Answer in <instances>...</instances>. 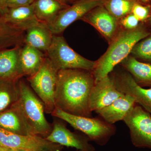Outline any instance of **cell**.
<instances>
[{
    "instance_id": "obj_1",
    "label": "cell",
    "mask_w": 151,
    "mask_h": 151,
    "mask_svg": "<svg viewBox=\"0 0 151 151\" xmlns=\"http://www.w3.org/2000/svg\"><path fill=\"white\" fill-rule=\"evenodd\" d=\"M95 79L92 71L78 69L58 71L56 107L72 115L92 117L89 97Z\"/></svg>"
},
{
    "instance_id": "obj_2",
    "label": "cell",
    "mask_w": 151,
    "mask_h": 151,
    "mask_svg": "<svg viewBox=\"0 0 151 151\" xmlns=\"http://www.w3.org/2000/svg\"><path fill=\"white\" fill-rule=\"evenodd\" d=\"M149 35L146 30L139 27L124 30L117 34L106 52L96 61L92 71L95 83L109 75L117 64L128 57L134 46Z\"/></svg>"
},
{
    "instance_id": "obj_3",
    "label": "cell",
    "mask_w": 151,
    "mask_h": 151,
    "mask_svg": "<svg viewBox=\"0 0 151 151\" xmlns=\"http://www.w3.org/2000/svg\"><path fill=\"white\" fill-rule=\"evenodd\" d=\"M18 86V99L12 107L19 114L30 134L46 138L52 126L45 116L43 103L25 81H19Z\"/></svg>"
},
{
    "instance_id": "obj_4",
    "label": "cell",
    "mask_w": 151,
    "mask_h": 151,
    "mask_svg": "<svg viewBox=\"0 0 151 151\" xmlns=\"http://www.w3.org/2000/svg\"><path fill=\"white\" fill-rule=\"evenodd\" d=\"M51 115L67 122L99 145H105L116 134V129L114 124H108L100 118L72 115L58 107Z\"/></svg>"
},
{
    "instance_id": "obj_5",
    "label": "cell",
    "mask_w": 151,
    "mask_h": 151,
    "mask_svg": "<svg viewBox=\"0 0 151 151\" xmlns=\"http://www.w3.org/2000/svg\"><path fill=\"white\" fill-rule=\"evenodd\" d=\"M58 71L47 57L37 72L27 78L32 89L43 103L45 112L47 114H51L56 108L55 93Z\"/></svg>"
},
{
    "instance_id": "obj_6",
    "label": "cell",
    "mask_w": 151,
    "mask_h": 151,
    "mask_svg": "<svg viewBox=\"0 0 151 151\" xmlns=\"http://www.w3.org/2000/svg\"><path fill=\"white\" fill-rule=\"evenodd\" d=\"M47 52V57L56 70L78 69L92 71L96 61L84 58L68 45L65 39L53 35L52 42Z\"/></svg>"
},
{
    "instance_id": "obj_7",
    "label": "cell",
    "mask_w": 151,
    "mask_h": 151,
    "mask_svg": "<svg viewBox=\"0 0 151 151\" xmlns=\"http://www.w3.org/2000/svg\"><path fill=\"white\" fill-rule=\"evenodd\" d=\"M0 146L10 151H61L63 146L35 135H19L0 128Z\"/></svg>"
},
{
    "instance_id": "obj_8",
    "label": "cell",
    "mask_w": 151,
    "mask_h": 151,
    "mask_svg": "<svg viewBox=\"0 0 151 151\" xmlns=\"http://www.w3.org/2000/svg\"><path fill=\"white\" fill-rule=\"evenodd\" d=\"M123 121L129 129L133 145L151 149V114L136 104Z\"/></svg>"
},
{
    "instance_id": "obj_9",
    "label": "cell",
    "mask_w": 151,
    "mask_h": 151,
    "mask_svg": "<svg viewBox=\"0 0 151 151\" xmlns=\"http://www.w3.org/2000/svg\"><path fill=\"white\" fill-rule=\"evenodd\" d=\"M105 0H78L60 11L51 23L47 24L52 34L63 32L76 21L82 18L95 8L103 5Z\"/></svg>"
},
{
    "instance_id": "obj_10",
    "label": "cell",
    "mask_w": 151,
    "mask_h": 151,
    "mask_svg": "<svg viewBox=\"0 0 151 151\" xmlns=\"http://www.w3.org/2000/svg\"><path fill=\"white\" fill-rule=\"evenodd\" d=\"M112 78L119 91L133 97L137 104L151 114V87L140 86L127 71L116 72Z\"/></svg>"
},
{
    "instance_id": "obj_11",
    "label": "cell",
    "mask_w": 151,
    "mask_h": 151,
    "mask_svg": "<svg viewBox=\"0 0 151 151\" xmlns=\"http://www.w3.org/2000/svg\"><path fill=\"white\" fill-rule=\"evenodd\" d=\"M52 131L46 139L51 142L62 146L75 148L83 151H95L85 135H81L70 132L62 122L54 121Z\"/></svg>"
},
{
    "instance_id": "obj_12",
    "label": "cell",
    "mask_w": 151,
    "mask_h": 151,
    "mask_svg": "<svg viewBox=\"0 0 151 151\" xmlns=\"http://www.w3.org/2000/svg\"><path fill=\"white\" fill-rule=\"evenodd\" d=\"M124 94L118 90L113 78L108 75L95 82L92 87L89 97V109L95 112L110 105Z\"/></svg>"
},
{
    "instance_id": "obj_13",
    "label": "cell",
    "mask_w": 151,
    "mask_h": 151,
    "mask_svg": "<svg viewBox=\"0 0 151 151\" xmlns=\"http://www.w3.org/2000/svg\"><path fill=\"white\" fill-rule=\"evenodd\" d=\"M96 29L111 42L117 34L118 20L113 17L104 6L95 8L81 19Z\"/></svg>"
},
{
    "instance_id": "obj_14",
    "label": "cell",
    "mask_w": 151,
    "mask_h": 151,
    "mask_svg": "<svg viewBox=\"0 0 151 151\" xmlns=\"http://www.w3.org/2000/svg\"><path fill=\"white\" fill-rule=\"evenodd\" d=\"M3 17L9 24L24 32L41 22L36 16L34 2L29 5L9 9Z\"/></svg>"
},
{
    "instance_id": "obj_15",
    "label": "cell",
    "mask_w": 151,
    "mask_h": 151,
    "mask_svg": "<svg viewBox=\"0 0 151 151\" xmlns=\"http://www.w3.org/2000/svg\"><path fill=\"white\" fill-rule=\"evenodd\" d=\"M136 104L133 97L124 94L110 105L95 112L105 122L114 124L119 121H123L128 112Z\"/></svg>"
},
{
    "instance_id": "obj_16",
    "label": "cell",
    "mask_w": 151,
    "mask_h": 151,
    "mask_svg": "<svg viewBox=\"0 0 151 151\" xmlns=\"http://www.w3.org/2000/svg\"><path fill=\"white\" fill-rule=\"evenodd\" d=\"M45 57L42 52L24 44L21 48L19 53L20 67L22 76H30L36 73Z\"/></svg>"
},
{
    "instance_id": "obj_17",
    "label": "cell",
    "mask_w": 151,
    "mask_h": 151,
    "mask_svg": "<svg viewBox=\"0 0 151 151\" xmlns=\"http://www.w3.org/2000/svg\"><path fill=\"white\" fill-rule=\"evenodd\" d=\"M26 32L24 44L47 52L52 42L53 35L46 24L40 22L27 30Z\"/></svg>"
},
{
    "instance_id": "obj_18",
    "label": "cell",
    "mask_w": 151,
    "mask_h": 151,
    "mask_svg": "<svg viewBox=\"0 0 151 151\" xmlns=\"http://www.w3.org/2000/svg\"><path fill=\"white\" fill-rule=\"evenodd\" d=\"M21 47L0 51V78L22 77L19 63Z\"/></svg>"
},
{
    "instance_id": "obj_19",
    "label": "cell",
    "mask_w": 151,
    "mask_h": 151,
    "mask_svg": "<svg viewBox=\"0 0 151 151\" xmlns=\"http://www.w3.org/2000/svg\"><path fill=\"white\" fill-rule=\"evenodd\" d=\"M120 63L139 85L151 87V64L140 62L132 57H127Z\"/></svg>"
},
{
    "instance_id": "obj_20",
    "label": "cell",
    "mask_w": 151,
    "mask_h": 151,
    "mask_svg": "<svg viewBox=\"0 0 151 151\" xmlns=\"http://www.w3.org/2000/svg\"><path fill=\"white\" fill-rule=\"evenodd\" d=\"M19 79L0 78V114L10 109L17 101Z\"/></svg>"
},
{
    "instance_id": "obj_21",
    "label": "cell",
    "mask_w": 151,
    "mask_h": 151,
    "mask_svg": "<svg viewBox=\"0 0 151 151\" xmlns=\"http://www.w3.org/2000/svg\"><path fill=\"white\" fill-rule=\"evenodd\" d=\"M34 5L38 19L47 25L51 23L60 12L68 7L57 0H35Z\"/></svg>"
},
{
    "instance_id": "obj_22",
    "label": "cell",
    "mask_w": 151,
    "mask_h": 151,
    "mask_svg": "<svg viewBox=\"0 0 151 151\" xmlns=\"http://www.w3.org/2000/svg\"><path fill=\"white\" fill-rule=\"evenodd\" d=\"M0 128L19 135H31L19 114L12 107L0 114Z\"/></svg>"
},
{
    "instance_id": "obj_23",
    "label": "cell",
    "mask_w": 151,
    "mask_h": 151,
    "mask_svg": "<svg viewBox=\"0 0 151 151\" xmlns=\"http://www.w3.org/2000/svg\"><path fill=\"white\" fill-rule=\"evenodd\" d=\"M134 0H105L103 6L117 20L131 14Z\"/></svg>"
},
{
    "instance_id": "obj_24",
    "label": "cell",
    "mask_w": 151,
    "mask_h": 151,
    "mask_svg": "<svg viewBox=\"0 0 151 151\" xmlns=\"http://www.w3.org/2000/svg\"><path fill=\"white\" fill-rule=\"evenodd\" d=\"M131 53L138 58L151 62V36L138 42L133 47Z\"/></svg>"
},
{
    "instance_id": "obj_25",
    "label": "cell",
    "mask_w": 151,
    "mask_h": 151,
    "mask_svg": "<svg viewBox=\"0 0 151 151\" xmlns=\"http://www.w3.org/2000/svg\"><path fill=\"white\" fill-rule=\"evenodd\" d=\"M132 13L135 16L139 21L146 19L150 14V9L148 7L145 6L135 3L133 6Z\"/></svg>"
},
{
    "instance_id": "obj_26",
    "label": "cell",
    "mask_w": 151,
    "mask_h": 151,
    "mask_svg": "<svg viewBox=\"0 0 151 151\" xmlns=\"http://www.w3.org/2000/svg\"><path fill=\"white\" fill-rule=\"evenodd\" d=\"M121 23L126 29H134L138 27L139 21L131 13L121 19Z\"/></svg>"
},
{
    "instance_id": "obj_27",
    "label": "cell",
    "mask_w": 151,
    "mask_h": 151,
    "mask_svg": "<svg viewBox=\"0 0 151 151\" xmlns=\"http://www.w3.org/2000/svg\"><path fill=\"white\" fill-rule=\"evenodd\" d=\"M34 2L33 0H6L7 5L9 9L29 5Z\"/></svg>"
},
{
    "instance_id": "obj_28",
    "label": "cell",
    "mask_w": 151,
    "mask_h": 151,
    "mask_svg": "<svg viewBox=\"0 0 151 151\" xmlns=\"http://www.w3.org/2000/svg\"><path fill=\"white\" fill-rule=\"evenodd\" d=\"M9 9L7 5L6 0H0V15L4 17L8 12Z\"/></svg>"
},
{
    "instance_id": "obj_29",
    "label": "cell",
    "mask_w": 151,
    "mask_h": 151,
    "mask_svg": "<svg viewBox=\"0 0 151 151\" xmlns=\"http://www.w3.org/2000/svg\"><path fill=\"white\" fill-rule=\"evenodd\" d=\"M0 151H10L7 149L3 147H1L0 146Z\"/></svg>"
},
{
    "instance_id": "obj_30",
    "label": "cell",
    "mask_w": 151,
    "mask_h": 151,
    "mask_svg": "<svg viewBox=\"0 0 151 151\" xmlns=\"http://www.w3.org/2000/svg\"><path fill=\"white\" fill-rule=\"evenodd\" d=\"M57 1H59L60 2L63 3V4H65L67 0H57Z\"/></svg>"
},
{
    "instance_id": "obj_31",
    "label": "cell",
    "mask_w": 151,
    "mask_h": 151,
    "mask_svg": "<svg viewBox=\"0 0 151 151\" xmlns=\"http://www.w3.org/2000/svg\"><path fill=\"white\" fill-rule=\"evenodd\" d=\"M76 151H83L79 150H77Z\"/></svg>"
},
{
    "instance_id": "obj_32",
    "label": "cell",
    "mask_w": 151,
    "mask_h": 151,
    "mask_svg": "<svg viewBox=\"0 0 151 151\" xmlns=\"http://www.w3.org/2000/svg\"><path fill=\"white\" fill-rule=\"evenodd\" d=\"M33 1H35V0H33Z\"/></svg>"
},
{
    "instance_id": "obj_33",
    "label": "cell",
    "mask_w": 151,
    "mask_h": 151,
    "mask_svg": "<svg viewBox=\"0 0 151 151\" xmlns=\"http://www.w3.org/2000/svg\"><path fill=\"white\" fill-rule=\"evenodd\" d=\"M150 21H151V19H150Z\"/></svg>"
}]
</instances>
